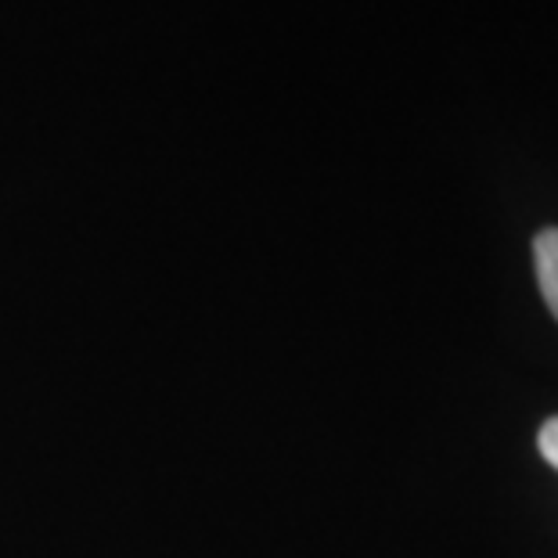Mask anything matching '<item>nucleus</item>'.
Masks as SVG:
<instances>
[{
    "label": "nucleus",
    "instance_id": "1",
    "mask_svg": "<svg viewBox=\"0 0 558 558\" xmlns=\"http://www.w3.org/2000/svg\"><path fill=\"white\" fill-rule=\"evenodd\" d=\"M533 267H537V284L541 295L548 303L551 317L558 320V228L541 231L533 239Z\"/></svg>",
    "mask_w": 558,
    "mask_h": 558
},
{
    "label": "nucleus",
    "instance_id": "2",
    "mask_svg": "<svg viewBox=\"0 0 558 558\" xmlns=\"http://www.w3.org/2000/svg\"><path fill=\"white\" fill-rule=\"evenodd\" d=\"M537 447H541V458L558 472V414L541 425V436H537Z\"/></svg>",
    "mask_w": 558,
    "mask_h": 558
}]
</instances>
